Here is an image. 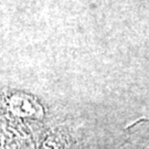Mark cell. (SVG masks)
Here are the masks:
<instances>
[{
    "instance_id": "6da1fadb",
    "label": "cell",
    "mask_w": 149,
    "mask_h": 149,
    "mask_svg": "<svg viewBox=\"0 0 149 149\" xmlns=\"http://www.w3.org/2000/svg\"><path fill=\"white\" fill-rule=\"evenodd\" d=\"M6 105L8 111L21 118L36 117L41 111L32 97L22 93H12L8 95Z\"/></svg>"
}]
</instances>
